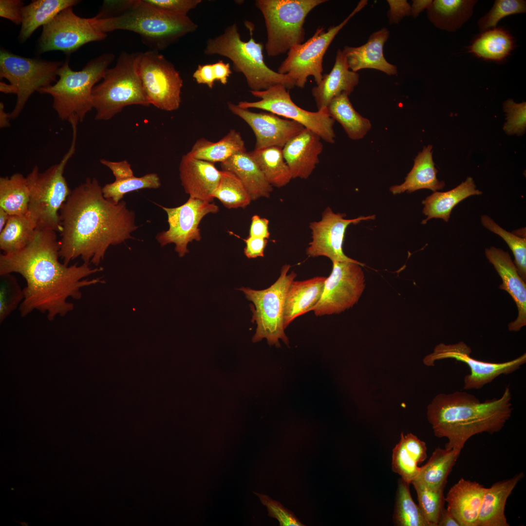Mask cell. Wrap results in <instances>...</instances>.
<instances>
[{"label": "cell", "mask_w": 526, "mask_h": 526, "mask_svg": "<svg viewBox=\"0 0 526 526\" xmlns=\"http://www.w3.org/2000/svg\"><path fill=\"white\" fill-rule=\"evenodd\" d=\"M482 225L488 230L501 237L507 244L514 257L513 262L522 278L526 281V239L508 232L498 225L487 215L481 216Z\"/></svg>", "instance_id": "44"}, {"label": "cell", "mask_w": 526, "mask_h": 526, "mask_svg": "<svg viewBox=\"0 0 526 526\" xmlns=\"http://www.w3.org/2000/svg\"><path fill=\"white\" fill-rule=\"evenodd\" d=\"M160 10L173 14L188 16V13L202 2L201 0H144Z\"/></svg>", "instance_id": "51"}, {"label": "cell", "mask_w": 526, "mask_h": 526, "mask_svg": "<svg viewBox=\"0 0 526 526\" xmlns=\"http://www.w3.org/2000/svg\"><path fill=\"white\" fill-rule=\"evenodd\" d=\"M485 256L502 280L499 288L507 291L518 309L516 319L508 324L509 331L518 332L526 325V284L520 276L509 254L501 248L491 246L485 250Z\"/></svg>", "instance_id": "21"}, {"label": "cell", "mask_w": 526, "mask_h": 526, "mask_svg": "<svg viewBox=\"0 0 526 526\" xmlns=\"http://www.w3.org/2000/svg\"><path fill=\"white\" fill-rule=\"evenodd\" d=\"M290 264L283 265L277 280L269 287L256 290L242 287L246 298L253 302L250 309L252 313L251 322H256V333L252 341L257 342L265 338L270 345L281 346L279 339L289 346V339L284 327V310L286 294L289 286L297 276L294 271L288 274Z\"/></svg>", "instance_id": "10"}, {"label": "cell", "mask_w": 526, "mask_h": 526, "mask_svg": "<svg viewBox=\"0 0 526 526\" xmlns=\"http://www.w3.org/2000/svg\"><path fill=\"white\" fill-rule=\"evenodd\" d=\"M526 11V0H496L491 9L479 19L477 23L480 30L483 32L496 28L498 22L506 16Z\"/></svg>", "instance_id": "47"}, {"label": "cell", "mask_w": 526, "mask_h": 526, "mask_svg": "<svg viewBox=\"0 0 526 526\" xmlns=\"http://www.w3.org/2000/svg\"><path fill=\"white\" fill-rule=\"evenodd\" d=\"M503 108L507 116L504 131L508 135L523 134L526 128V102L516 103L509 99L505 101Z\"/></svg>", "instance_id": "49"}, {"label": "cell", "mask_w": 526, "mask_h": 526, "mask_svg": "<svg viewBox=\"0 0 526 526\" xmlns=\"http://www.w3.org/2000/svg\"><path fill=\"white\" fill-rule=\"evenodd\" d=\"M95 178H87L75 187L62 205L59 216L62 231L59 256L63 263L80 257L97 266L111 245L134 238L138 228L134 212L125 201L118 204L104 198Z\"/></svg>", "instance_id": "2"}, {"label": "cell", "mask_w": 526, "mask_h": 526, "mask_svg": "<svg viewBox=\"0 0 526 526\" xmlns=\"http://www.w3.org/2000/svg\"><path fill=\"white\" fill-rule=\"evenodd\" d=\"M213 198L228 208H244L252 201L244 185L234 173L221 170V178Z\"/></svg>", "instance_id": "42"}, {"label": "cell", "mask_w": 526, "mask_h": 526, "mask_svg": "<svg viewBox=\"0 0 526 526\" xmlns=\"http://www.w3.org/2000/svg\"><path fill=\"white\" fill-rule=\"evenodd\" d=\"M268 225V219L261 218L258 215H253L251 219L249 236L268 239L270 237Z\"/></svg>", "instance_id": "58"}, {"label": "cell", "mask_w": 526, "mask_h": 526, "mask_svg": "<svg viewBox=\"0 0 526 526\" xmlns=\"http://www.w3.org/2000/svg\"><path fill=\"white\" fill-rule=\"evenodd\" d=\"M221 166L222 170L231 171L238 177L246 188L252 201L270 197L273 187L246 151L234 154L221 163Z\"/></svg>", "instance_id": "29"}, {"label": "cell", "mask_w": 526, "mask_h": 526, "mask_svg": "<svg viewBox=\"0 0 526 526\" xmlns=\"http://www.w3.org/2000/svg\"><path fill=\"white\" fill-rule=\"evenodd\" d=\"M168 216L169 229L158 233L156 239L161 246L174 244L175 251L180 257L189 252L188 245L195 240L201 239L199 225L202 219L209 213L219 211L218 206L189 197L184 204L175 207H167L158 204Z\"/></svg>", "instance_id": "18"}, {"label": "cell", "mask_w": 526, "mask_h": 526, "mask_svg": "<svg viewBox=\"0 0 526 526\" xmlns=\"http://www.w3.org/2000/svg\"><path fill=\"white\" fill-rule=\"evenodd\" d=\"M23 6V2L21 0H0V16L19 25L21 23Z\"/></svg>", "instance_id": "53"}, {"label": "cell", "mask_w": 526, "mask_h": 526, "mask_svg": "<svg viewBox=\"0 0 526 526\" xmlns=\"http://www.w3.org/2000/svg\"><path fill=\"white\" fill-rule=\"evenodd\" d=\"M192 77L197 83L206 85L209 89L213 88L216 81L212 64H199Z\"/></svg>", "instance_id": "57"}, {"label": "cell", "mask_w": 526, "mask_h": 526, "mask_svg": "<svg viewBox=\"0 0 526 526\" xmlns=\"http://www.w3.org/2000/svg\"><path fill=\"white\" fill-rule=\"evenodd\" d=\"M437 526H460L458 521L446 508L442 511Z\"/></svg>", "instance_id": "61"}, {"label": "cell", "mask_w": 526, "mask_h": 526, "mask_svg": "<svg viewBox=\"0 0 526 526\" xmlns=\"http://www.w3.org/2000/svg\"><path fill=\"white\" fill-rule=\"evenodd\" d=\"M10 119H11L10 113L4 111V104L1 102L0 103V128L3 129L10 127Z\"/></svg>", "instance_id": "62"}, {"label": "cell", "mask_w": 526, "mask_h": 526, "mask_svg": "<svg viewBox=\"0 0 526 526\" xmlns=\"http://www.w3.org/2000/svg\"><path fill=\"white\" fill-rule=\"evenodd\" d=\"M326 108L330 116L341 125L352 140L363 138L371 128L370 121L355 110L345 92L334 97Z\"/></svg>", "instance_id": "35"}, {"label": "cell", "mask_w": 526, "mask_h": 526, "mask_svg": "<svg viewBox=\"0 0 526 526\" xmlns=\"http://www.w3.org/2000/svg\"><path fill=\"white\" fill-rule=\"evenodd\" d=\"M410 484L401 478L398 481L393 514L394 525L397 526H431L418 505L412 499Z\"/></svg>", "instance_id": "41"}, {"label": "cell", "mask_w": 526, "mask_h": 526, "mask_svg": "<svg viewBox=\"0 0 526 526\" xmlns=\"http://www.w3.org/2000/svg\"><path fill=\"white\" fill-rule=\"evenodd\" d=\"M62 64L60 61L25 57L1 49L0 78L7 79L17 90L16 105L10 113L11 119L19 116L34 93L56 81Z\"/></svg>", "instance_id": "11"}, {"label": "cell", "mask_w": 526, "mask_h": 526, "mask_svg": "<svg viewBox=\"0 0 526 526\" xmlns=\"http://www.w3.org/2000/svg\"><path fill=\"white\" fill-rule=\"evenodd\" d=\"M10 216L4 210L0 208V232L4 227Z\"/></svg>", "instance_id": "64"}, {"label": "cell", "mask_w": 526, "mask_h": 526, "mask_svg": "<svg viewBox=\"0 0 526 526\" xmlns=\"http://www.w3.org/2000/svg\"><path fill=\"white\" fill-rule=\"evenodd\" d=\"M36 225L27 212L10 215L0 232V248L4 254L17 252L26 247L32 240Z\"/></svg>", "instance_id": "40"}, {"label": "cell", "mask_w": 526, "mask_h": 526, "mask_svg": "<svg viewBox=\"0 0 526 526\" xmlns=\"http://www.w3.org/2000/svg\"><path fill=\"white\" fill-rule=\"evenodd\" d=\"M24 293L16 278L7 273L0 275V322L5 319L21 303Z\"/></svg>", "instance_id": "46"}, {"label": "cell", "mask_w": 526, "mask_h": 526, "mask_svg": "<svg viewBox=\"0 0 526 526\" xmlns=\"http://www.w3.org/2000/svg\"><path fill=\"white\" fill-rule=\"evenodd\" d=\"M367 4L360 0L351 13L340 24L330 27L327 31L319 27L306 41L294 46L278 68V72L287 75L295 82L296 86L303 88L310 76L318 85L322 80V62L330 44L339 31L348 21Z\"/></svg>", "instance_id": "12"}, {"label": "cell", "mask_w": 526, "mask_h": 526, "mask_svg": "<svg viewBox=\"0 0 526 526\" xmlns=\"http://www.w3.org/2000/svg\"><path fill=\"white\" fill-rule=\"evenodd\" d=\"M138 73L150 104L166 111L177 110L183 81L174 65L159 51L140 53Z\"/></svg>", "instance_id": "14"}, {"label": "cell", "mask_w": 526, "mask_h": 526, "mask_svg": "<svg viewBox=\"0 0 526 526\" xmlns=\"http://www.w3.org/2000/svg\"><path fill=\"white\" fill-rule=\"evenodd\" d=\"M514 47L512 36L502 28L482 32L470 47V52L482 59L496 62L504 60Z\"/></svg>", "instance_id": "36"}, {"label": "cell", "mask_w": 526, "mask_h": 526, "mask_svg": "<svg viewBox=\"0 0 526 526\" xmlns=\"http://www.w3.org/2000/svg\"><path fill=\"white\" fill-rule=\"evenodd\" d=\"M482 194L481 191L476 188L470 177L452 189L446 192L434 191L422 202L424 205L422 212L427 217L421 223L425 224L432 218L441 219L448 222L452 210L458 204L469 196Z\"/></svg>", "instance_id": "31"}, {"label": "cell", "mask_w": 526, "mask_h": 526, "mask_svg": "<svg viewBox=\"0 0 526 526\" xmlns=\"http://www.w3.org/2000/svg\"><path fill=\"white\" fill-rule=\"evenodd\" d=\"M244 241L246 244L244 253L246 257L252 259L264 256L267 239L248 236Z\"/></svg>", "instance_id": "56"}, {"label": "cell", "mask_w": 526, "mask_h": 526, "mask_svg": "<svg viewBox=\"0 0 526 526\" xmlns=\"http://www.w3.org/2000/svg\"><path fill=\"white\" fill-rule=\"evenodd\" d=\"M114 57L112 53H103L79 71L72 70L66 60L58 69L59 79L56 83L41 88L38 92L52 97L53 107L60 120L68 121L75 117L82 122L93 108V88L102 79Z\"/></svg>", "instance_id": "6"}, {"label": "cell", "mask_w": 526, "mask_h": 526, "mask_svg": "<svg viewBox=\"0 0 526 526\" xmlns=\"http://www.w3.org/2000/svg\"><path fill=\"white\" fill-rule=\"evenodd\" d=\"M326 0H256L267 32L264 48L269 56L287 53L303 43L304 24L308 14Z\"/></svg>", "instance_id": "9"}, {"label": "cell", "mask_w": 526, "mask_h": 526, "mask_svg": "<svg viewBox=\"0 0 526 526\" xmlns=\"http://www.w3.org/2000/svg\"><path fill=\"white\" fill-rule=\"evenodd\" d=\"M345 213H335L328 207L323 211L320 220L311 222V241L306 250L310 257L324 256L332 262H350L360 263L347 256L342 245L347 227L362 220L374 219L375 215L347 219Z\"/></svg>", "instance_id": "19"}, {"label": "cell", "mask_w": 526, "mask_h": 526, "mask_svg": "<svg viewBox=\"0 0 526 526\" xmlns=\"http://www.w3.org/2000/svg\"><path fill=\"white\" fill-rule=\"evenodd\" d=\"M472 350L463 341L446 344L440 343L433 352L423 359L424 365L434 366L437 360L453 359L466 364L470 374L465 376L463 389H480L491 383L502 375L510 374L519 369L526 362V354L504 362L494 363L476 359L471 357Z\"/></svg>", "instance_id": "17"}, {"label": "cell", "mask_w": 526, "mask_h": 526, "mask_svg": "<svg viewBox=\"0 0 526 526\" xmlns=\"http://www.w3.org/2000/svg\"><path fill=\"white\" fill-rule=\"evenodd\" d=\"M245 151L244 142L240 133L232 129L217 142L204 138L198 139L188 154L196 159L221 163L234 154Z\"/></svg>", "instance_id": "34"}, {"label": "cell", "mask_w": 526, "mask_h": 526, "mask_svg": "<svg viewBox=\"0 0 526 526\" xmlns=\"http://www.w3.org/2000/svg\"><path fill=\"white\" fill-rule=\"evenodd\" d=\"M59 250L55 231L36 229L32 240L23 249L0 255V275L17 273L26 281L19 306L22 317L35 310L46 313L49 320L64 316L74 308L68 298L79 300L82 288L104 283L101 277L83 279L102 271V267L93 268L85 263L65 265L58 260Z\"/></svg>", "instance_id": "1"}, {"label": "cell", "mask_w": 526, "mask_h": 526, "mask_svg": "<svg viewBox=\"0 0 526 526\" xmlns=\"http://www.w3.org/2000/svg\"><path fill=\"white\" fill-rule=\"evenodd\" d=\"M93 19L103 33L118 30L134 32L151 50L158 51L195 31L198 27L188 16L160 10L144 0H104Z\"/></svg>", "instance_id": "4"}, {"label": "cell", "mask_w": 526, "mask_h": 526, "mask_svg": "<svg viewBox=\"0 0 526 526\" xmlns=\"http://www.w3.org/2000/svg\"><path fill=\"white\" fill-rule=\"evenodd\" d=\"M288 90L283 86L276 85L265 90L250 91L252 95L260 100L241 101L237 105L243 109H258L295 121L317 133L321 139L334 143L335 120L330 116L326 108L314 112L305 110L293 101Z\"/></svg>", "instance_id": "13"}, {"label": "cell", "mask_w": 526, "mask_h": 526, "mask_svg": "<svg viewBox=\"0 0 526 526\" xmlns=\"http://www.w3.org/2000/svg\"><path fill=\"white\" fill-rule=\"evenodd\" d=\"M392 468L402 480L410 484L419 471L420 467L406 451L401 438L393 450Z\"/></svg>", "instance_id": "48"}, {"label": "cell", "mask_w": 526, "mask_h": 526, "mask_svg": "<svg viewBox=\"0 0 526 526\" xmlns=\"http://www.w3.org/2000/svg\"><path fill=\"white\" fill-rule=\"evenodd\" d=\"M161 185L158 175L150 173L139 177L134 176L115 180L105 185L102 190L104 198L118 204L127 193L144 188H158Z\"/></svg>", "instance_id": "43"}, {"label": "cell", "mask_w": 526, "mask_h": 526, "mask_svg": "<svg viewBox=\"0 0 526 526\" xmlns=\"http://www.w3.org/2000/svg\"><path fill=\"white\" fill-rule=\"evenodd\" d=\"M272 187L282 188L292 179L283 157L282 149L277 147L254 149L248 152Z\"/></svg>", "instance_id": "38"}, {"label": "cell", "mask_w": 526, "mask_h": 526, "mask_svg": "<svg viewBox=\"0 0 526 526\" xmlns=\"http://www.w3.org/2000/svg\"><path fill=\"white\" fill-rule=\"evenodd\" d=\"M524 477L523 472L494 483L484 491L477 526H509L505 514L507 500Z\"/></svg>", "instance_id": "27"}, {"label": "cell", "mask_w": 526, "mask_h": 526, "mask_svg": "<svg viewBox=\"0 0 526 526\" xmlns=\"http://www.w3.org/2000/svg\"><path fill=\"white\" fill-rule=\"evenodd\" d=\"M230 112L243 119L252 129L256 137L255 149L277 147L283 148L304 127L293 120L283 119L270 113H254L230 102Z\"/></svg>", "instance_id": "20"}, {"label": "cell", "mask_w": 526, "mask_h": 526, "mask_svg": "<svg viewBox=\"0 0 526 526\" xmlns=\"http://www.w3.org/2000/svg\"><path fill=\"white\" fill-rule=\"evenodd\" d=\"M477 1L474 0H435L427 9L428 17L437 27L449 32H454L470 18Z\"/></svg>", "instance_id": "33"}, {"label": "cell", "mask_w": 526, "mask_h": 526, "mask_svg": "<svg viewBox=\"0 0 526 526\" xmlns=\"http://www.w3.org/2000/svg\"><path fill=\"white\" fill-rule=\"evenodd\" d=\"M216 81H219L223 85H225L227 82L228 78L232 74V72L228 63H225L222 60L213 63Z\"/></svg>", "instance_id": "59"}, {"label": "cell", "mask_w": 526, "mask_h": 526, "mask_svg": "<svg viewBox=\"0 0 526 526\" xmlns=\"http://www.w3.org/2000/svg\"><path fill=\"white\" fill-rule=\"evenodd\" d=\"M389 36L388 30L383 28L373 33L361 46H345L342 51L350 70L357 72L361 69H373L388 75H396V67L389 63L383 55V46Z\"/></svg>", "instance_id": "25"}, {"label": "cell", "mask_w": 526, "mask_h": 526, "mask_svg": "<svg viewBox=\"0 0 526 526\" xmlns=\"http://www.w3.org/2000/svg\"><path fill=\"white\" fill-rule=\"evenodd\" d=\"M181 184L189 197L212 202L221 170L214 163L196 159L188 153L182 157L179 167Z\"/></svg>", "instance_id": "22"}, {"label": "cell", "mask_w": 526, "mask_h": 526, "mask_svg": "<svg viewBox=\"0 0 526 526\" xmlns=\"http://www.w3.org/2000/svg\"><path fill=\"white\" fill-rule=\"evenodd\" d=\"M388 17L390 24L397 23L402 18L411 15V6L405 0H388Z\"/></svg>", "instance_id": "54"}, {"label": "cell", "mask_w": 526, "mask_h": 526, "mask_svg": "<svg viewBox=\"0 0 526 526\" xmlns=\"http://www.w3.org/2000/svg\"><path fill=\"white\" fill-rule=\"evenodd\" d=\"M100 162L112 171L115 177V180H121L134 176L131 165L126 160L113 162L101 159Z\"/></svg>", "instance_id": "55"}, {"label": "cell", "mask_w": 526, "mask_h": 526, "mask_svg": "<svg viewBox=\"0 0 526 526\" xmlns=\"http://www.w3.org/2000/svg\"><path fill=\"white\" fill-rule=\"evenodd\" d=\"M78 123L75 120L70 122L72 129L71 144L59 162L42 172L35 166L26 177L30 192L28 213L35 223L36 229L60 233L62 231L59 211L71 192L63 173L75 152Z\"/></svg>", "instance_id": "7"}, {"label": "cell", "mask_w": 526, "mask_h": 526, "mask_svg": "<svg viewBox=\"0 0 526 526\" xmlns=\"http://www.w3.org/2000/svg\"><path fill=\"white\" fill-rule=\"evenodd\" d=\"M432 2V0H414L411 6V15L416 18L425 9H428Z\"/></svg>", "instance_id": "60"}, {"label": "cell", "mask_w": 526, "mask_h": 526, "mask_svg": "<svg viewBox=\"0 0 526 526\" xmlns=\"http://www.w3.org/2000/svg\"><path fill=\"white\" fill-rule=\"evenodd\" d=\"M0 91L5 94H17L16 88L11 84H6L3 81L0 82Z\"/></svg>", "instance_id": "63"}, {"label": "cell", "mask_w": 526, "mask_h": 526, "mask_svg": "<svg viewBox=\"0 0 526 526\" xmlns=\"http://www.w3.org/2000/svg\"><path fill=\"white\" fill-rule=\"evenodd\" d=\"M260 498L261 502L267 509L268 516L276 518L281 526H303L293 513L284 507L279 502L272 499L268 496L255 492Z\"/></svg>", "instance_id": "50"}, {"label": "cell", "mask_w": 526, "mask_h": 526, "mask_svg": "<svg viewBox=\"0 0 526 526\" xmlns=\"http://www.w3.org/2000/svg\"><path fill=\"white\" fill-rule=\"evenodd\" d=\"M107 36L96 28L92 18L79 17L72 7H69L43 26L38 51H61L69 55L87 43L102 40Z\"/></svg>", "instance_id": "16"}, {"label": "cell", "mask_w": 526, "mask_h": 526, "mask_svg": "<svg viewBox=\"0 0 526 526\" xmlns=\"http://www.w3.org/2000/svg\"><path fill=\"white\" fill-rule=\"evenodd\" d=\"M432 145L423 148L414 159V165L403 183L392 186L390 190L393 194L405 191L412 193L421 189H429L433 191L442 189L445 186L444 181L437 178L438 170L432 159Z\"/></svg>", "instance_id": "30"}, {"label": "cell", "mask_w": 526, "mask_h": 526, "mask_svg": "<svg viewBox=\"0 0 526 526\" xmlns=\"http://www.w3.org/2000/svg\"><path fill=\"white\" fill-rule=\"evenodd\" d=\"M486 488L475 481L461 478L449 490L447 509L460 526H477Z\"/></svg>", "instance_id": "24"}, {"label": "cell", "mask_w": 526, "mask_h": 526, "mask_svg": "<svg viewBox=\"0 0 526 526\" xmlns=\"http://www.w3.org/2000/svg\"><path fill=\"white\" fill-rule=\"evenodd\" d=\"M78 0H35L22 8V20L18 40L25 42L39 27L50 22L63 10L73 7Z\"/></svg>", "instance_id": "32"}, {"label": "cell", "mask_w": 526, "mask_h": 526, "mask_svg": "<svg viewBox=\"0 0 526 526\" xmlns=\"http://www.w3.org/2000/svg\"><path fill=\"white\" fill-rule=\"evenodd\" d=\"M510 388L507 386L499 398L481 402L464 391L437 394L427 406V418L437 437L448 440L445 449L460 455L472 436L500 432L511 416Z\"/></svg>", "instance_id": "3"}, {"label": "cell", "mask_w": 526, "mask_h": 526, "mask_svg": "<svg viewBox=\"0 0 526 526\" xmlns=\"http://www.w3.org/2000/svg\"><path fill=\"white\" fill-rule=\"evenodd\" d=\"M459 455L452 450L437 448L426 464L420 467L418 475L413 481L433 489H444Z\"/></svg>", "instance_id": "37"}, {"label": "cell", "mask_w": 526, "mask_h": 526, "mask_svg": "<svg viewBox=\"0 0 526 526\" xmlns=\"http://www.w3.org/2000/svg\"><path fill=\"white\" fill-rule=\"evenodd\" d=\"M245 24L250 32L248 41L241 39L238 26L233 23L222 34L207 40L204 53L229 59L233 70L244 76L250 91L265 90L276 85L283 86L287 90L295 87V82L287 75L275 72L266 65L263 54V44L254 39L253 27L250 22Z\"/></svg>", "instance_id": "5"}, {"label": "cell", "mask_w": 526, "mask_h": 526, "mask_svg": "<svg viewBox=\"0 0 526 526\" xmlns=\"http://www.w3.org/2000/svg\"><path fill=\"white\" fill-rule=\"evenodd\" d=\"M30 192L26 177L16 173L0 177V208L10 215L28 212Z\"/></svg>", "instance_id": "39"}, {"label": "cell", "mask_w": 526, "mask_h": 526, "mask_svg": "<svg viewBox=\"0 0 526 526\" xmlns=\"http://www.w3.org/2000/svg\"><path fill=\"white\" fill-rule=\"evenodd\" d=\"M321 139L317 133L304 128L283 147V157L292 179H305L312 174L323 150Z\"/></svg>", "instance_id": "23"}, {"label": "cell", "mask_w": 526, "mask_h": 526, "mask_svg": "<svg viewBox=\"0 0 526 526\" xmlns=\"http://www.w3.org/2000/svg\"><path fill=\"white\" fill-rule=\"evenodd\" d=\"M417 496L418 506L431 526H437L440 515L444 509V489H433L421 483L413 481Z\"/></svg>", "instance_id": "45"}, {"label": "cell", "mask_w": 526, "mask_h": 526, "mask_svg": "<svg viewBox=\"0 0 526 526\" xmlns=\"http://www.w3.org/2000/svg\"><path fill=\"white\" fill-rule=\"evenodd\" d=\"M321 298L312 309L316 316L339 314L353 307L365 288L361 263L334 262Z\"/></svg>", "instance_id": "15"}, {"label": "cell", "mask_w": 526, "mask_h": 526, "mask_svg": "<svg viewBox=\"0 0 526 526\" xmlns=\"http://www.w3.org/2000/svg\"><path fill=\"white\" fill-rule=\"evenodd\" d=\"M359 78L357 73L350 70L342 50L338 49L332 70L323 75L320 82L312 89L318 111L325 109L334 97L342 92L349 95Z\"/></svg>", "instance_id": "26"}, {"label": "cell", "mask_w": 526, "mask_h": 526, "mask_svg": "<svg viewBox=\"0 0 526 526\" xmlns=\"http://www.w3.org/2000/svg\"><path fill=\"white\" fill-rule=\"evenodd\" d=\"M140 52H122L116 65L107 69L102 81L92 92L96 120H108L126 106L150 104L144 90L138 73Z\"/></svg>", "instance_id": "8"}, {"label": "cell", "mask_w": 526, "mask_h": 526, "mask_svg": "<svg viewBox=\"0 0 526 526\" xmlns=\"http://www.w3.org/2000/svg\"><path fill=\"white\" fill-rule=\"evenodd\" d=\"M400 438L407 452L418 464L427 457V446L425 442L412 433L400 434Z\"/></svg>", "instance_id": "52"}, {"label": "cell", "mask_w": 526, "mask_h": 526, "mask_svg": "<svg viewBox=\"0 0 526 526\" xmlns=\"http://www.w3.org/2000/svg\"><path fill=\"white\" fill-rule=\"evenodd\" d=\"M326 277L317 276L303 281L292 282L284 303V327L297 317L311 311L320 300Z\"/></svg>", "instance_id": "28"}]
</instances>
